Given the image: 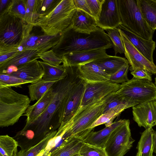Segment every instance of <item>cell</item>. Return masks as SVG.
<instances>
[{"label": "cell", "instance_id": "12", "mask_svg": "<svg viewBox=\"0 0 156 156\" xmlns=\"http://www.w3.org/2000/svg\"><path fill=\"white\" fill-rule=\"evenodd\" d=\"M125 48L124 54L131 66V71L139 69H145L152 74H156V66L140 53L126 36L123 32L118 28Z\"/></svg>", "mask_w": 156, "mask_h": 156}, {"label": "cell", "instance_id": "17", "mask_svg": "<svg viewBox=\"0 0 156 156\" xmlns=\"http://www.w3.org/2000/svg\"><path fill=\"white\" fill-rule=\"evenodd\" d=\"M33 83L41 80L44 75L42 67L37 59L28 62L8 73Z\"/></svg>", "mask_w": 156, "mask_h": 156}, {"label": "cell", "instance_id": "40", "mask_svg": "<svg viewBox=\"0 0 156 156\" xmlns=\"http://www.w3.org/2000/svg\"><path fill=\"white\" fill-rule=\"evenodd\" d=\"M105 0H86L92 15L98 20L101 11L102 6Z\"/></svg>", "mask_w": 156, "mask_h": 156}, {"label": "cell", "instance_id": "42", "mask_svg": "<svg viewBox=\"0 0 156 156\" xmlns=\"http://www.w3.org/2000/svg\"><path fill=\"white\" fill-rule=\"evenodd\" d=\"M131 74L134 78L140 79L147 80L152 81V74L145 69H139L132 71Z\"/></svg>", "mask_w": 156, "mask_h": 156}, {"label": "cell", "instance_id": "11", "mask_svg": "<svg viewBox=\"0 0 156 156\" xmlns=\"http://www.w3.org/2000/svg\"><path fill=\"white\" fill-rule=\"evenodd\" d=\"M120 88V84L109 81L96 83L86 82L85 90L79 109L98 102L107 96L117 91Z\"/></svg>", "mask_w": 156, "mask_h": 156}, {"label": "cell", "instance_id": "36", "mask_svg": "<svg viewBox=\"0 0 156 156\" xmlns=\"http://www.w3.org/2000/svg\"><path fill=\"white\" fill-rule=\"evenodd\" d=\"M78 154L80 156H108L104 148L83 142Z\"/></svg>", "mask_w": 156, "mask_h": 156}, {"label": "cell", "instance_id": "38", "mask_svg": "<svg viewBox=\"0 0 156 156\" xmlns=\"http://www.w3.org/2000/svg\"><path fill=\"white\" fill-rule=\"evenodd\" d=\"M38 55L43 62L52 66H59L62 62V58L58 56L52 49L47 51L39 53Z\"/></svg>", "mask_w": 156, "mask_h": 156}, {"label": "cell", "instance_id": "16", "mask_svg": "<svg viewBox=\"0 0 156 156\" xmlns=\"http://www.w3.org/2000/svg\"><path fill=\"white\" fill-rule=\"evenodd\" d=\"M105 49H98L71 53L61 57L63 65L79 66L108 56Z\"/></svg>", "mask_w": 156, "mask_h": 156}, {"label": "cell", "instance_id": "51", "mask_svg": "<svg viewBox=\"0 0 156 156\" xmlns=\"http://www.w3.org/2000/svg\"></svg>", "mask_w": 156, "mask_h": 156}, {"label": "cell", "instance_id": "27", "mask_svg": "<svg viewBox=\"0 0 156 156\" xmlns=\"http://www.w3.org/2000/svg\"><path fill=\"white\" fill-rule=\"evenodd\" d=\"M7 12L28 23H34L33 16L27 7L26 0H12Z\"/></svg>", "mask_w": 156, "mask_h": 156}, {"label": "cell", "instance_id": "9", "mask_svg": "<svg viewBox=\"0 0 156 156\" xmlns=\"http://www.w3.org/2000/svg\"><path fill=\"white\" fill-rule=\"evenodd\" d=\"M129 124L128 119L111 134L104 147L108 156H123L132 147L135 140L131 136Z\"/></svg>", "mask_w": 156, "mask_h": 156}, {"label": "cell", "instance_id": "46", "mask_svg": "<svg viewBox=\"0 0 156 156\" xmlns=\"http://www.w3.org/2000/svg\"><path fill=\"white\" fill-rule=\"evenodd\" d=\"M28 138L29 139H32L34 135V132L30 130H28L24 132L22 135H24Z\"/></svg>", "mask_w": 156, "mask_h": 156}, {"label": "cell", "instance_id": "13", "mask_svg": "<svg viewBox=\"0 0 156 156\" xmlns=\"http://www.w3.org/2000/svg\"><path fill=\"white\" fill-rule=\"evenodd\" d=\"M97 22L98 27L104 30L118 28L121 21L117 0H105Z\"/></svg>", "mask_w": 156, "mask_h": 156}, {"label": "cell", "instance_id": "35", "mask_svg": "<svg viewBox=\"0 0 156 156\" xmlns=\"http://www.w3.org/2000/svg\"><path fill=\"white\" fill-rule=\"evenodd\" d=\"M107 31V34L112 43L115 56L118 53L124 54V47L118 28Z\"/></svg>", "mask_w": 156, "mask_h": 156}, {"label": "cell", "instance_id": "3", "mask_svg": "<svg viewBox=\"0 0 156 156\" xmlns=\"http://www.w3.org/2000/svg\"><path fill=\"white\" fill-rule=\"evenodd\" d=\"M26 95L20 94L11 87L0 88V126L14 125L26 111L30 103Z\"/></svg>", "mask_w": 156, "mask_h": 156}, {"label": "cell", "instance_id": "23", "mask_svg": "<svg viewBox=\"0 0 156 156\" xmlns=\"http://www.w3.org/2000/svg\"><path fill=\"white\" fill-rule=\"evenodd\" d=\"M37 51L35 50L21 51L15 56L0 64V73H4L8 69H15L31 61L40 58Z\"/></svg>", "mask_w": 156, "mask_h": 156}, {"label": "cell", "instance_id": "14", "mask_svg": "<svg viewBox=\"0 0 156 156\" xmlns=\"http://www.w3.org/2000/svg\"><path fill=\"white\" fill-rule=\"evenodd\" d=\"M85 83L84 81L80 79L69 92L66 102L61 124L65 125L68 122L78 111L84 91Z\"/></svg>", "mask_w": 156, "mask_h": 156}, {"label": "cell", "instance_id": "30", "mask_svg": "<svg viewBox=\"0 0 156 156\" xmlns=\"http://www.w3.org/2000/svg\"><path fill=\"white\" fill-rule=\"evenodd\" d=\"M57 130L51 131L37 144L28 148L22 150L17 152L16 156H37L44 150L49 141L55 136Z\"/></svg>", "mask_w": 156, "mask_h": 156}, {"label": "cell", "instance_id": "39", "mask_svg": "<svg viewBox=\"0 0 156 156\" xmlns=\"http://www.w3.org/2000/svg\"><path fill=\"white\" fill-rule=\"evenodd\" d=\"M129 68V65L123 66L114 74L111 75L109 81L115 83H122L128 81L127 73Z\"/></svg>", "mask_w": 156, "mask_h": 156}, {"label": "cell", "instance_id": "25", "mask_svg": "<svg viewBox=\"0 0 156 156\" xmlns=\"http://www.w3.org/2000/svg\"><path fill=\"white\" fill-rule=\"evenodd\" d=\"M83 140L72 136L50 153V156H72L78 154L82 145Z\"/></svg>", "mask_w": 156, "mask_h": 156}, {"label": "cell", "instance_id": "37", "mask_svg": "<svg viewBox=\"0 0 156 156\" xmlns=\"http://www.w3.org/2000/svg\"><path fill=\"white\" fill-rule=\"evenodd\" d=\"M28 83H30L9 74L0 73V88L5 87H21L22 85Z\"/></svg>", "mask_w": 156, "mask_h": 156}, {"label": "cell", "instance_id": "1", "mask_svg": "<svg viewBox=\"0 0 156 156\" xmlns=\"http://www.w3.org/2000/svg\"><path fill=\"white\" fill-rule=\"evenodd\" d=\"M67 76L53 85L54 97L45 110L32 123L18 133L21 135L27 130L34 131L36 135H45L49 132L59 128L63 120L66 101L73 87L81 79L79 76L78 66H63Z\"/></svg>", "mask_w": 156, "mask_h": 156}, {"label": "cell", "instance_id": "31", "mask_svg": "<svg viewBox=\"0 0 156 156\" xmlns=\"http://www.w3.org/2000/svg\"><path fill=\"white\" fill-rule=\"evenodd\" d=\"M131 107L127 105L118 106L102 114L90 126V129L94 128L97 126L105 124V127L111 125L114 119L119 115L124 110Z\"/></svg>", "mask_w": 156, "mask_h": 156}, {"label": "cell", "instance_id": "48", "mask_svg": "<svg viewBox=\"0 0 156 156\" xmlns=\"http://www.w3.org/2000/svg\"><path fill=\"white\" fill-rule=\"evenodd\" d=\"M154 142L153 148V152L156 154V132L154 131Z\"/></svg>", "mask_w": 156, "mask_h": 156}, {"label": "cell", "instance_id": "20", "mask_svg": "<svg viewBox=\"0 0 156 156\" xmlns=\"http://www.w3.org/2000/svg\"><path fill=\"white\" fill-rule=\"evenodd\" d=\"M54 94L53 85L35 104L29 106L25 114L23 115L27 117L24 127L31 124L45 110L53 99Z\"/></svg>", "mask_w": 156, "mask_h": 156}, {"label": "cell", "instance_id": "49", "mask_svg": "<svg viewBox=\"0 0 156 156\" xmlns=\"http://www.w3.org/2000/svg\"><path fill=\"white\" fill-rule=\"evenodd\" d=\"M72 156H80L79 154H76Z\"/></svg>", "mask_w": 156, "mask_h": 156}, {"label": "cell", "instance_id": "8", "mask_svg": "<svg viewBox=\"0 0 156 156\" xmlns=\"http://www.w3.org/2000/svg\"><path fill=\"white\" fill-rule=\"evenodd\" d=\"M109 95L97 103L78 110L71 119L72 125L68 130L70 136H75L83 140L94 130V128H90L103 114Z\"/></svg>", "mask_w": 156, "mask_h": 156}, {"label": "cell", "instance_id": "50", "mask_svg": "<svg viewBox=\"0 0 156 156\" xmlns=\"http://www.w3.org/2000/svg\"><path fill=\"white\" fill-rule=\"evenodd\" d=\"M155 86H156V77H155Z\"/></svg>", "mask_w": 156, "mask_h": 156}, {"label": "cell", "instance_id": "26", "mask_svg": "<svg viewBox=\"0 0 156 156\" xmlns=\"http://www.w3.org/2000/svg\"><path fill=\"white\" fill-rule=\"evenodd\" d=\"M154 131L152 128H148L142 133L138 143L136 156H153Z\"/></svg>", "mask_w": 156, "mask_h": 156}, {"label": "cell", "instance_id": "18", "mask_svg": "<svg viewBox=\"0 0 156 156\" xmlns=\"http://www.w3.org/2000/svg\"><path fill=\"white\" fill-rule=\"evenodd\" d=\"M118 28L123 32L128 40L140 53L149 61L154 62L153 54L156 46L155 41L142 38L130 31L121 24Z\"/></svg>", "mask_w": 156, "mask_h": 156}, {"label": "cell", "instance_id": "33", "mask_svg": "<svg viewBox=\"0 0 156 156\" xmlns=\"http://www.w3.org/2000/svg\"><path fill=\"white\" fill-rule=\"evenodd\" d=\"M61 0H36L34 13L35 23L52 11Z\"/></svg>", "mask_w": 156, "mask_h": 156}, {"label": "cell", "instance_id": "45", "mask_svg": "<svg viewBox=\"0 0 156 156\" xmlns=\"http://www.w3.org/2000/svg\"><path fill=\"white\" fill-rule=\"evenodd\" d=\"M26 5L29 11L33 15L34 18V13L35 8L36 0H26Z\"/></svg>", "mask_w": 156, "mask_h": 156}, {"label": "cell", "instance_id": "41", "mask_svg": "<svg viewBox=\"0 0 156 156\" xmlns=\"http://www.w3.org/2000/svg\"><path fill=\"white\" fill-rule=\"evenodd\" d=\"M20 51L21 50L19 47L9 49L0 50V64L11 59Z\"/></svg>", "mask_w": 156, "mask_h": 156}, {"label": "cell", "instance_id": "10", "mask_svg": "<svg viewBox=\"0 0 156 156\" xmlns=\"http://www.w3.org/2000/svg\"><path fill=\"white\" fill-rule=\"evenodd\" d=\"M61 34H48L40 27L34 24L19 48L21 51L37 50L38 53L48 51L58 43Z\"/></svg>", "mask_w": 156, "mask_h": 156}, {"label": "cell", "instance_id": "15", "mask_svg": "<svg viewBox=\"0 0 156 156\" xmlns=\"http://www.w3.org/2000/svg\"><path fill=\"white\" fill-rule=\"evenodd\" d=\"M133 120L139 127L146 129L156 125V100L132 107Z\"/></svg>", "mask_w": 156, "mask_h": 156}, {"label": "cell", "instance_id": "7", "mask_svg": "<svg viewBox=\"0 0 156 156\" xmlns=\"http://www.w3.org/2000/svg\"><path fill=\"white\" fill-rule=\"evenodd\" d=\"M114 94L135 106L156 100V86L150 80L133 77L120 84Z\"/></svg>", "mask_w": 156, "mask_h": 156}, {"label": "cell", "instance_id": "5", "mask_svg": "<svg viewBox=\"0 0 156 156\" xmlns=\"http://www.w3.org/2000/svg\"><path fill=\"white\" fill-rule=\"evenodd\" d=\"M121 24L136 35L152 40L154 30L148 25L141 12L138 0H117Z\"/></svg>", "mask_w": 156, "mask_h": 156}, {"label": "cell", "instance_id": "2", "mask_svg": "<svg viewBox=\"0 0 156 156\" xmlns=\"http://www.w3.org/2000/svg\"><path fill=\"white\" fill-rule=\"evenodd\" d=\"M112 43L104 30L98 27L90 33L76 31L70 25L62 33L58 43L52 49L58 57L71 53L98 49H107Z\"/></svg>", "mask_w": 156, "mask_h": 156}, {"label": "cell", "instance_id": "47", "mask_svg": "<svg viewBox=\"0 0 156 156\" xmlns=\"http://www.w3.org/2000/svg\"><path fill=\"white\" fill-rule=\"evenodd\" d=\"M50 152L45 149L41 152L37 156H50Z\"/></svg>", "mask_w": 156, "mask_h": 156}, {"label": "cell", "instance_id": "6", "mask_svg": "<svg viewBox=\"0 0 156 156\" xmlns=\"http://www.w3.org/2000/svg\"><path fill=\"white\" fill-rule=\"evenodd\" d=\"M76 9L73 0H61L52 11L47 16L38 19L34 24L40 27L48 35L62 33L70 25Z\"/></svg>", "mask_w": 156, "mask_h": 156}, {"label": "cell", "instance_id": "32", "mask_svg": "<svg viewBox=\"0 0 156 156\" xmlns=\"http://www.w3.org/2000/svg\"><path fill=\"white\" fill-rule=\"evenodd\" d=\"M58 81H48L42 79L29 85L28 87L31 101L39 100Z\"/></svg>", "mask_w": 156, "mask_h": 156}, {"label": "cell", "instance_id": "34", "mask_svg": "<svg viewBox=\"0 0 156 156\" xmlns=\"http://www.w3.org/2000/svg\"><path fill=\"white\" fill-rule=\"evenodd\" d=\"M18 142L7 135L0 136V156H16Z\"/></svg>", "mask_w": 156, "mask_h": 156}, {"label": "cell", "instance_id": "29", "mask_svg": "<svg viewBox=\"0 0 156 156\" xmlns=\"http://www.w3.org/2000/svg\"><path fill=\"white\" fill-rule=\"evenodd\" d=\"M44 71L42 80L48 81H58L64 78L67 75L66 69L59 65L54 66L38 61Z\"/></svg>", "mask_w": 156, "mask_h": 156}, {"label": "cell", "instance_id": "22", "mask_svg": "<svg viewBox=\"0 0 156 156\" xmlns=\"http://www.w3.org/2000/svg\"><path fill=\"white\" fill-rule=\"evenodd\" d=\"M76 31L90 33L97 28V22L92 15L76 9L72 17L70 24Z\"/></svg>", "mask_w": 156, "mask_h": 156}, {"label": "cell", "instance_id": "4", "mask_svg": "<svg viewBox=\"0 0 156 156\" xmlns=\"http://www.w3.org/2000/svg\"><path fill=\"white\" fill-rule=\"evenodd\" d=\"M33 24L7 12L0 15V50L19 48Z\"/></svg>", "mask_w": 156, "mask_h": 156}, {"label": "cell", "instance_id": "21", "mask_svg": "<svg viewBox=\"0 0 156 156\" xmlns=\"http://www.w3.org/2000/svg\"><path fill=\"white\" fill-rule=\"evenodd\" d=\"M128 119H120L113 122L103 129L89 132L83 140V142L104 148L105 145L112 133L117 128L125 123Z\"/></svg>", "mask_w": 156, "mask_h": 156}, {"label": "cell", "instance_id": "44", "mask_svg": "<svg viewBox=\"0 0 156 156\" xmlns=\"http://www.w3.org/2000/svg\"><path fill=\"white\" fill-rule=\"evenodd\" d=\"M12 0H0V15L7 11Z\"/></svg>", "mask_w": 156, "mask_h": 156}, {"label": "cell", "instance_id": "43", "mask_svg": "<svg viewBox=\"0 0 156 156\" xmlns=\"http://www.w3.org/2000/svg\"><path fill=\"white\" fill-rule=\"evenodd\" d=\"M73 1L74 5L76 9L83 10L92 15L86 0H73Z\"/></svg>", "mask_w": 156, "mask_h": 156}, {"label": "cell", "instance_id": "24", "mask_svg": "<svg viewBox=\"0 0 156 156\" xmlns=\"http://www.w3.org/2000/svg\"><path fill=\"white\" fill-rule=\"evenodd\" d=\"M93 62L110 76L123 66L129 64L128 60L124 58L109 55Z\"/></svg>", "mask_w": 156, "mask_h": 156}, {"label": "cell", "instance_id": "19", "mask_svg": "<svg viewBox=\"0 0 156 156\" xmlns=\"http://www.w3.org/2000/svg\"><path fill=\"white\" fill-rule=\"evenodd\" d=\"M79 77L87 83L109 81L110 75L93 61L78 66Z\"/></svg>", "mask_w": 156, "mask_h": 156}, {"label": "cell", "instance_id": "28", "mask_svg": "<svg viewBox=\"0 0 156 156\" xmlns=\"http://www.w3.org/2000/svg\"><path fill=\"white\" fill-rule=\"evenodd\" d=\"M143 17L153 30L156 29V0H138Z\"/></svg>", "mask_w": 156, "mask_h": 156}]
</instances>
